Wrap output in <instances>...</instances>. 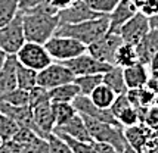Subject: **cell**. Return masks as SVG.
<instances>
[{"instance_id": "2e32d148", "label": "cell", "mask_w": 158, "mask_h": 153, "mask_svg": "<svg viewBox=\"0 0 158 153\" xmlns=\"http://www.w3.org/2000/svg\"><path fill=\"white\" fill-rule=\"evenodd\" d=\"M138 12V7L131 3V0H120L117 6L112 9V12L108 15V18H110V29L108 31L118 33V29L127 21H130Z\"/></svg>"}, {"instance_id": "44dd1931", "label": "cell", "mask_w": 158, "mask_h": 153, "mask_svg": "<svg viewBox=\"0 0 158 153\" xmlns=\"http://www.w3.org/2000/svg\"><path fill=\"white\" fill-rule=\"evenodd\" d=\"M77 96H80V90L74 84V81L62 84L59 87L49 90L50 103H73L77 99Z\"/></svg>"}, {"instance_id": "30bf717a", "label": "cell", "mask_w": 158, "mask_h": 153, "mask_svg": "<svg viewBox=\"0 0 158 153\" xmlns=\"http://www.w3.org/2000/svg\"><path fill=\"white\" fill-rule=\"evenodd\" d=\"M64 65H67L69 71L76 76L90 75V74H105L112 66V65H106V63L99 62L98 59H95L87 52H84L83 55L77 56V57L71 59V61L64 62Z\"/></svg>"}, {"instance_id": "f1b7e54d", "label": "cell", "mask_w": 158, "mask_h": 153, "mask_svg": "<svg viewBox=\"0 0 158 153\" xmlns=\"http://www.w3.org/2000/svg\"><path fill=\"white\" fill-rule=\"evenodd\" d=\"M18 15L16 0H0V28L6 27Z\"/></svg>"}, {"instance_id": "7c38bea8", "label": "cell", "mask_w": 158, "mask_h": 153, "mask_svg": "<svg viewBox=\"0 0 158 153\" xmlns=\"http://www.w3.org/2000/svg\"><path fill=\"white\" fill-rule=\"evenodd\" d=\"M102 16V15L96 14L90 9L84 0H77L71 6L65 7L58 12V18H59V24H78V22H84Z\"/></svg>"}, {"instance_id": "681fc988", "label": "cell", "mask_w": 158, "mask_h": 153, "mask_svg": "<svg viewBox=\"0 0 158 153\" xmlns=\"http://www.w3.org/2000/svg\"><path fill=\"white\" fill-rule=\"evenodd\" d=\"M123 153H139V152H136V150H135V149H131V147L129 146V144H127V146L124 147Z\"/></svg>"}, {"instance_id": "7402d4cb", "label": "cell", "mask_w": 158, "mask_h": 153, "mask_svg": "<svg viewBox=\"0 0 158 153\" xmlns=\"http://www.w3.org/2000/svg\"><path fill=\"white\" fill-rule=\"evenodd\" d=\"M102 84H105L106 87H110L115 94L127 93V85H126V81H124L123 68H120V66L112 65L110 68V71H106L102 75Z\"/></svg>"}, {"instance_id": "e575fe53", "label": "cell", "mask_w": 158, "mask_h": 153, "mask_svg": "<svg viewBox=\"0 0 158 153\" xmlns=\"http://www.w3.org/2000/svg\"><path fill=\"white\" fill-rule=\"evenodd\" d=\"M117 121L118 124L126 128V127H133V125H138L140 124V118H139V112L136 108H133V106H129L127 109H124L120 115L117 116Z\"/></svg>"}, {"instance_id": "5b68a950", "label": "cell", "mask_w": 158, "mask_h": 153, "mask_svg": "<svg viewBox=\"0 0 158 153\" xmlns=\"http://www.w3.org/2000/svg\"><path fill=\"white\" fill-rule=\"evenodd\" d=\"M123 44L121 37L117 33H105L102 37L87 46V53L92 55L99 62L106 63V65H114L115 62V55H117L118 47Z\"/></svg>"}, {"instance_id": "c3c4849f", "label": "cell", "mask_w": 158, "mask_h": 153, "mask_svg": "<svg viewBox=\"0 0 158 153\" xmlns=\"http://www.w3.org/2000/svg\"><path fill=\"white\" fill-rule=\"evenodd\" d=\"M7 56H9V55H6L3 50H0V69H2V66L5 65V62H6V57H7Z\"/></svg>"}, {"instance_id": "bcb514c9", "label": "cell", "mask_w": 158, "mask_h": 153, "mask_svg": "<svg viewBox=\"0 0 158 153\" xmlns=\"http://www.w3.org/2000/svg\"><path fill=\"white\" fill-rule=\"evenodd\" d=\"M148 68H149V71H158V52L155 53V56L152 57L151 63L148 65Z\"/></svg>"}, {"instance_id": "9c48e42d", "label": "cell", "mask_w": 158, "mask_h": 153, "mask_svg": "<svg viewBox=\"0 0 158 153\" xmlns=\"http://www.w3.org/2000/svg\"><path fill=\"white\" fill-rule=\"evenodd\" d=\"M148 31H149L148 16H145L142 12H138L130 21H127L123 27L118 29L117 34L121 37L123 43L136 46L145 35H146Z\"/></svg>"}, {"instance_id": "52a82bcc", "label": "cell", "mask_w": 158, "mask_h": 153, "mask_svg": "<svg viewBox=\"0 0 158 153\" xmlns=\"http://www.w3.org/2000/svg\"><path fill=\"white\" fill-rule=\"evenodd\" d=\"M24 43L25 37L22 28V15L18 12L6 27L0 28V50H3L6 55H16Z\"/></svg>"}, {"instance_id": "ba28073f", "label": "cell", "mask_w": 158, "mask_h": 153, "mask_svg": "<svg viewBox=\"0 0 158 153\" xmlns=\"http://www.w3.org/2000/svg\"><path fill=\"white\" fill-rule=\"evenodd\" d=\"M76 75L69 71L67 65L61 62H52L44 69H41L37 74V85H41L48 90H52L55 87H59L62 84L73 83Z\"/></svg>"}, {"instance_id": "83f0119b", "label": "cell", "mask_w": 158, "mask_h": 153, "mask_svg": "<svg viewBox=\"0 0 158 153\" xmlns=\"http://www.w3.org/2000/svg\"><path fill=\"white\" fill-rule=\"evenodd\" d=\"M52 108H53L56 127L64 125V124L68 122L73 116L77 115V111L73 103H52Z\"/></svg>"}, {"instance_id": "4316f807", "label": "cell", "mask_w": 158, "mask_h": 153, "mask_svg": "<svg viewBox=\"0 0 158 153\" xmlns=\"http://www.w3.org/2000/svg\"><path fill=\"white\" fill-rule=\"evenodd\" d=\"M102 75L103 74H90V75L76 76V78H74V84L78 87L80 94H83V96H90L98 85L102 84Z\"/></svg>"}, {"instance_id": "277c9868", "label": "cell", "mask_w": 158, "mask_h": 153, "mask_svg": "<svg viewBox=\"0 0 158 153\" xmlns=\"http://www.w3.org/2000/svg\"><path fill=\"white\" fill-rule=\"evenodd\" d=\"M44 47L48 50L49 56L52 57L53 62H67L77 56L83 55L87 52V47L83 43L77 41L71 37H64V35H53L48 41L44 43Z\"/></svg>"}, {"instance_id": "4dcf8cb0", "label": "cell", "mask_w": 158, "mask_h": 153, "mask_svg": "<svg viewBox=\"0 0 158 153\" xmlns=\"http://www.w3.org/2000/svg\"><path fill=\"white\" fill-rule=\"evenodd\" d=\"M0 102H5L12 106H27L28 104V91L21 90V88H15V90L9 91L6 94L0 96Z\"/></svg>"}, {"instance_id": "d4e9b609", "label": "cell", "mask_w": 158, "mask_h": 153, "mask_svg": "<svg viewBox=\"0 0 158 153\" xmlns=\"http://www.w3.org/2000/svg\"><path fill=\"white\" fill-rule=\"evenodd\" d=\"M136 62H139L138 53H136V46L123 43L117 50L114 65H115V66H120V68H127V66L135 65Z\"/></svg>"}, {"instance_id": "b9f144b4", "label": "cell", "mask_w": 158, "mask_h": 153, "mask_svg": "<svg viewBox=\"0 0 158 153\" xmlns=\"http://www.w3.org/2000/svg\"><path fill=\"white\" fill-rule=\"evenodd\" d=\"M145 87H148L151 91L158 94V71H149V76Z\"/></svg>"}, {"instance_id": "f907efd6", "label": "cell", "mask_w": 158, "mask_h": 153, "mask_svg": "<svg viewBox=\"0 0 158 153\" xmlns=\"http://www.w3.org/2000/svg\"><path fill=\"white\" fill-rule=\"evenodd\" d=\"M154 104H155V106H158V94L155 96V102H154Z\"/></svg>"}, {"instance_id": "5bb4252c", "label": "cell", "mask_w": 158, "mask_h": 153, "mask_svg": "<svg viewBox=\"0 0 158 153\" xmlns=\"http://www.w3.org/2000/svg\"><path fill=\"white\" fill-rule=\"evenodd\" d=\"M55 134H64V135H68L71 139H76L78 141H84V143H93V140L90 137L89 130L86 127V122L80 113H77L76 116L69 119L68 122H65L64 125L55 127L53 130Z\"/></svg>"}, {"instance_id": "f546056e", "label": "cell", "mask_w": 158, "mask_h": 153, "mask_svg": "<svg viewBox=\"0 0 158 153\" xmlns=\"http://www.w3.org/2000/svg\"><path fill=\"white\" fill-rule=\"evenodd\" d=\"M18 131H19V125L7 115L0 112V139L3 141H10Z\"/></svg>"}, {"instance_id": "4fadbf2b", "label": "cell", "mask_w": 158, "mask_h": 153, "mask_svg": "<svg viewBox=\"0 0 158 153\" xmlns=\"http://www.w3.org/2000/svg\"><path fill=\"white\" fill-rule=\"evenodd\" d=\"M33 109V119H34V125L37 128V134L41 139H44L48 134L53 132L55 130V115H53V108L50 102L39 104Z\"/></svg>"}, {"instance_id": "836d02e7", "label": "cell", "mask_w": 158, "mask_h": 153, "mask_svg": "<svg viewBox=\"0 0 158 153\" xmlns=\"http://www.w3.org/2000/svg\"><path fill=\"white\" fill-rule=\"evenodd\" d=\"M44 140L48 141L50 153H74L71 150V147L68 146V143H67L65 140H62L61 137H58L55 132L48 134V135L44 137Z\"/></svg>"}, {"instance_id": "603a6c76", "label": "cell", "mask_w": 158, "mask_h": 153, "mask_svg": "<svg viewBox=\"0 0 158 153\" xmlns=\"http://www.w3.org/2000/svg\"><path fill=\"white\" fill-rule=\"evenodd\" d=\"M127 99L133 108L138 109H148L151 108L154 102H155V93L151 91L148 87H142V88H133V90H127Z\"/></svg>"}, {"instance_id": "7a4b0ae2", "label": "cell", "mask_w": 158, "mask_h": 153, "mask_svg": "<svg viewBox=\"0 0 158 153\" xmlns=\"http://www.w3.org/2000/svg\"><path fill=\"white\" fill-rule=\"evenodd\" d=\"M108 29H110V18L108 15H102L78 24H59L55 35L71 37L87 47L99 37H102L105 33H108Z\"/></svg>"}, {"instance_id": "ffe728a7", "label": "cell", "mask_w": 158, "mask_h": 153, "mask_svg": "<svg viewBox=\"0 0 158 153\" xmlns=\"http://www.w3.org/2000/svg\"><path fill=\"white\" fill-rule=\"evenodd\" d=\"M123 131H124L126 143L131 149H135L136 152L145 153V146H146L148 137L152 132L151 130L148 127H145L143 124H138V125L133 127H126V128H123Z\"/></svg>"}, {"instance_id": "ac0fdd59", "label": "cell", "mask_w": 158, "mask_h": 153, "mask_svg": "<svg viewBox=\"0 0 158 153\" xmlns=\"http://www.w3.org/2000/svg\"><path fill=\"white\" fill-rule=\"evenodd\" d=\"M16 66L18 59L15 55H9L6 57V62L0 69V96L6 94L9 91L18 88L16 83Z\"/></svg>"}, {"instance_id": "7dc6e473", "label": "cell", "mask_w": 158, "mask_h": 153, "mask_svg": "<svg viewBox=\"0 0 158 153\" xmlns=\"http://www.w3.org/2000/svg\"><path fill=\"white\" fill-rule=\"evenodd\" d=\"M146 2H148V0H131V3H133V5H135L136 7H138V10H140V7L143 6Z\"/></svg>"}, {"instance_id": "e0dca14e", "label": "cell", "mask_w": 158, "mask_h": 153, "mask_svg": "<svg viewBox=\"0 0 158 153\" xmlns=\"http://www.w3.org/2000/svg\"><path fill=\"white\" fill-rule=\"evenodd\" d=\"M157 52H158V31L157 29H149L146 33V35L136 44L138 61L148 66Z\"/></svg>"}, {"instance_id": "f35d334b", "label": "cell", "mask_w": 158, "mask_h": 153, "mask_svg": "<svg viewBox=\"0 0 158 153\" xmlns=\"http://www.w3.org/2000/svg\"><path fill=\"white\" fill-rule=\"evenodd\" d=\"M16 3H18V12L27 14V12H31L37 7L43 6L44 3H48V0H16Z\"/></svg>"}, {"instance_id": "1f68e13d", "label": "cell", "mask_w": 158, "mask_h": 153, "mask_svg": "<svg viewBox=\"0 0 158 153\" xmlns=\"http://www.w3.org/2000/svg\"><path fill=\"white\" fill-rule=\"evenodd\" d=\"M86 5L99 15H110L120 0H84Z\"/></svg>"}, {"instance_id": "6da1fadb", "label": "cell", "mask_w": 158, "mask_h": 153, "mask_svg": "<svg viewBox=\"0 0 158 153\" xmlns=\"http://www.w3.org/2000/svg\"><path fill=\"white\" fill-rule=\"evenodd\" d=\"M22 15V28L25 41L44 44L50 37H53L59 27L58 10L50 5L44 3L31 12Z\"/></svg>"}, {"instance_id": "8992f818", "label": "cell", "mask_w": 158, "mask_h": 153, "mask_svg": "<svg viewBox=\"0 0 158 153\" xmlns=\"http://www.w3.org/2000/svg\"><path fill=\"white\" fill-rule=\"evenodd\" d=\"M15 56L21 65L37 71V72H40L41 69H44L46 66H49L53 62L52 57L49 56L44 44H37V43L30 41L24 43V46L18 50V53Z\"/></svg>"}, {"instance_id": "3957f363", "label": "cell", "mask_w": 158, "mask_h": 153, "mask_svg": "<svg viewBox=\"0 0 158 153\" xmlns=\"http://www.w3.org/2000/svg\"><path fill=\"white\" fill-rule=\"evenodd\" d=\"M86 127L89 130V134L93 141L98 143H106L117 149L120 153H123L124 147L127 146L126 139H124V131L123 127L117 125V124H108V122H102L93 118H87L83 116Z\"/></svg>"}, {"instance_id": "d6986e66", "label": "cell", "mask_w": 158, "mask_h": 153, "mask_svg": "<svg viewBox=\"0 0 158 153\" xmlns=\"http://www.w3.org/2000/svg\"><path fill=\"white\" fill-rule=\"evenodd\" d=\"M124 81L127 85V90L133 88H142L146 85L148 76H149V68L140 62H136L131 66L123 68Z\"/></svg>"}, {"instance_id": "8fae6325", "label": "cell", "mask_w": 158, "mask_h": 153, "mask_svg": "<svg viewBox=\"0 0 158 153\" xmlns=\"http://www.w3.org/2000/svg\"><path fill=\"white\" fill-rule=\"evenodd\" d=\"M74 108H76L77 113H80L81 116H87V118H93L102 122H108V124H118V121L114 118V115L111 113L110 109H101L96 104L90 100L89 96H77V99L73 102Z\"/></svg>"}, {"instance_id": "d6a6232c", "label": "cell", "mask_w": 158, "mask_h": 153, "mask_svg": "<svg viewBox=\"0 0 158 153\" xmlns=\"http://www.w3.org/2000/svg\"><path fill=\"white\" fill-rule=\"evenodd\" d=\"M44 102H50L48 88H44L41 85H35L28 91V106L30 108H35Z\"/></svg>"}, {"instance_id": "ab89813d", "label": "cell", "mask_w": 158, "mask_h": 153, "mask_svg": "<svg viewBox=\"0 0 158 153\" xmlns=\"http://www.w3.org/2000/svg\"><path fill=\"white\" fill-rule=\"evenodd\" d=\"M145 153H158V131H152L148 137Z\"/></svg>"}, {"instance_id": "484cf974", "label": "cell", "mask_w": 158, "mask_h": 153, "mask_svg": "<svg viewBox=\"0 0 158 153\" xmlns=\"http://www.w3.org/2000/svg\"><path fill=\"white\" fill-rule=\"evenodd\" d=\"M37 71L30 69L27 66L21 65L18 62L16 66V83H18V88L21 90H27L30 91L33 87L37 85Z\"/></svg>"}, {"instance_id": "7bdbcfd3", "label": "cell", "mask_w": 158, "mask_h": 153, "mask_svg": "<svg viewBox=\"0 0 158 153\" xmlns=\"http://www.w3.org/2000/svg\"><path fill=\"white\" fill-rule=\"evenodd\" d=\"M49 5L52 7H55L56 10L59 12V10H62V9H65V7L71 6L74 2H77V0H48Z\"/></svg>"}, {"instance_id": "9a60e30c", "label": "cell", "mask_w": 158, "mask_h": 153, "mask_svg": "<svg viewBox=\"0 0 158 153\" xmlns=\"http://www.w3.org/2000/svg\"><path fill=\"white\" fill-rule=\"evenodd\" d=\"M0 112L7 115L12 121H15L19 125V128H30L37 134V128H35L34 119H33V109L28 104L27 106H12L5 102H0Z\"/></svg>"}, {"instance_id": "8d00e7d4", "label": "cell", "mask_w": 158, "mask_h": 153, "mask_svg": "<svg viewBox=\"0 0 158 153\" xmlns=\"http://www.w3.org/2000/svg\"><path fill=\"white\" fill-rule=\"evenodd\" d=\"M142 124L148 127L151 131H158V106L152 104L151 108H148Z\"/></svg>"}, {"instance_id": "f6af8a7d", "label": "cell", "mask_w": 158, "mask_h": 153, "mask_svg": "<svg viewBox=\"0 0 158 153\" xmlns=\"http://www.w3.org/2000/svg\"><path fill=\"white\" fill-rule=\"evenodd\" d=\"M148 24H149V29H157L158 31V14L149 16L148 18Z\"/></svg>"}, {"instance_id": "ee69618b", "label": "cell", "mask_w": 158, "mask_h": 153, "mask_svg": "<svg viewBox=\"0 0 158 153\" xmlns=\"http://www.w3.org/2000/svg\"><path fill=\"white\" fill-rule=\"evenodd\" d=\"M93 146L96 149L98 153H120L117 149H114L112 146L106 144V143H98V141H93Z\"/></svg>"}, {"instance_id": "d590c367", "label": "cell", "mask_w": 158, "mask_h": 153, "mask_svg": "<svg viewBox=\"0 0 158 153\" xmlns=\"http://www.w3.org/2000/svg\"><path fill=\"white\" fill-rule=\"evenodd\" d=\"M58 137H61L62 140H65L68 143V146L71 147V150L74 153H98L93 143H84V141H78L76 139H71L68 135H64V134H56Z\"/></svg>"}, {"instance_id": "74e56055", "label": "cell", "mask_w": 158, "mask_h": 153, "mask_svg": "<svg viewBox=\"0 0 158 153\" xmlns=\"http://www.w3.org/2000/svg\"><path fill=\"white\" fill-rule=\"evenodd\" d=\"M130 106V102H129V99H127V94L124 93V94H117V97L114 100V103L111 104L110 111L111 113L114 115V118L117 119V116L124 111V109H127Z\"/></svg>"}, {"instance_id": "60d3db41", "label": "cell", "mask_w": 158, "mask_h": 153, "mask_svg": "<svg viewBox=\"0 0 158 153\" xmlns=\"http://www.w3.org/2000/svg\"><path fill=\"white\" fill-rule=\"evenodd\" d=\"M139 12H142L145 16H152V15L158 14V0H148L146 3H145L143 6L140 7V10Z\"/></svg>"}, {"instance_id": "cb8c5ba5", "label": "cell", "mask_w": 158, "mask_h": 153, "mask_svg": "<svg viewBox=\"0 0 158 153\" xmlns=\"http://www.w3.org/2000/svg\"><path fill=\"white\" fill-rule=\"evenodd\" d=\"M89 97L98 108H101V109H110L111 104L114 103V100L117 97V94L111 90L110 87H106L105 84H101V85H98L96 88L93 90V93L90 94Z\"/></svg>"}]
</instances>
